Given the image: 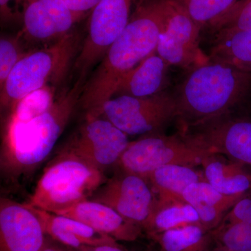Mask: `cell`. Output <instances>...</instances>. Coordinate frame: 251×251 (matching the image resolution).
<instances>
[{
    "instance_id": "cell-1",
    "label": "cell",
    "mask_w": 251,
    "mask_h": 251,
    "mask_svg": "<svg viewBox=\"0 0 251 251\" xmlns=\"http://www.w3.org/2000/svg\"><path fill=\"white\" fill-rule=\"evenodd\" d=\"M171 0H143L120 37L86 81L79 105L100 116L102 107L115 96L119 82L142 61L156 52L169 13Z\"/></svg>"
},
{
    "instance_id": "cell-2",
    "label": "cell",
    "mask_w": 251,
    "mask_h": 251,
    "mask_svg": "<svg viewBox=\"0 0 251 251\" xmlns=\"http://www.w3.org/2000/svg\"><path fill=\"white\" fill-rule=\"evenodd\" d=\"M86 78L79 76L72 87L55 99L49 110L2 137L0 167L4 179L18 182L45 161L79 105Z\"/></svg>"
},
{
    "instance_id": "cell-3",
    "label": "cell",
    "mask_w": 251,
    "mask_h": 251,
    "mask_svg": "<svg viewBox=\"0 0 251 251\" xmlns=\"http://www.w3.org/2000/svg\"><path fill=\"white\" fill-rule=\"evenodd\" d=\"M251 95V72L210 61L190 71L174 93L179 128L230 113Z\"/></svg>"
},
{
    "instance_id": "cell-4",
    "label": "cell",
    "mask_w": 251,
    "mask_h": 251,
    "mask_svg": "<svg viewBox=\"0 0 251 251\" xmlns=\"http://www.w3.org/2000/svg\"><path fill=\"white\" fill-rule=\"evenodd\" d=\"M104 173L63 150L43 172L27 205L56 213L90 199L105 182Z\"/></svg>"
},
{
    "instance_id": "cell-5",
    "label": "cell",
    "mask_w": 251,
    "mask_h": 251,
    "mask_svg": "<svg viewBox=\"0 0 251 251\" xmlns=\"http://www.w3.org/2000/svg\"><path fill=\"white\" fill-rule=\"evenodd\" d=\"M78 36L69 34L44 49L27 53L16 64L1 90V108H9L28 94L65 76L79 47Z\"/></svg>"
},
{
    "instance_id": "cell-6",
    "label": "cell",
    "mask_w": 251,
    "mask_h": 251,
    "mask_svg": "<svg viewBox=\"0 0 251 251\" xmlns=\"http://www.w3.org/2000/svg\"><path fill=\"white\" fill-rule=\"evenodd\" d=\"M208 155L188 143L181 133H153L130 142L115 168L147 179L155 170L168 165L201 166Z\"/></svg>"
},
{
    "instance_id": "cell-7",
    "label": "cell",
    "mask_w": 251,
    "mask_h": 251,
    "mask_svg": "<svg viewBox=\"0 0 251 251\" xmlns=\"http://www.w3.org/2000/svg\"><path fill=\"white\" fill-rule=\"evenodd\" d=\"M177 115L174 94L166 91L148 97H112L103 104L100 112L127 135L158 133Z\"/></svg>"
},
{
    "instance_id": "cell-8",
    "label": "cell",
    "mask_w": 251,
    "mask_h": 251,
    "mask_svg": "<svg viewBox=\"0 0 251 251\" xmlns=\"http://www.w3.org/2000/svg\"><path fill=\"white\" fill-rule=\"evenodd\" d=\"M188 143L209 154H221L251 167V120L229 114L184 128Z\"/></svg>"
},
{
    "instance_id": "cell-9",
    "label": "cell",
    "mask_w": 251,
    "mask_h": 251,
    "mask_svg": "<svg viewBox=\"0 0 251 251\" xmlns=\"http://www.w3.org/2000/svg\"><path fill=\"white\" fill-rule=\"evenodd\" d=\"M131 1L102 0L92 10L87 37L74 64L78 76L87 77L121 35L129 22Z\"/></svg>"
},
{
    "instance_id": "cell-10",
    "label": "cell",
    "mask_w": 251,
    "mask_h": 251,
    "mask_svg": "<svg viewBox=\"0 0 251 251\" xmlns=\"http://www.w3.org/2000/svg\"><path fill=\"white\" fill-rule=\"evenodd\" d=\"M130 142L126 133L105 117L87 114L64 150L105 172L116 166Z\"/></svg>"
},
{
    "instance_id": "cell-11",
    "label": "cell",
    "mask_w": 251,
    "mask_h": 251,
    "mask_svg": "<svg viewBox=\"0 0 251 251\" xmlns=\"http://www.w3.org/2000/svg\"><path fill=\"white\" fill-rule=\"evenodd\" d=\"M201 29L182 5L171 0L166 25L158 39L157 54L171 67L190 71L208 64L210 57L200 46Z\"/></svg>"
},
{
    "instance_id": "cell-12",
    "label": "cell",
    "mask_w": 251,
    "mask_h": 251,
    "mask_svg": "<svg viewBox=\"0 0 251 251\" xmlns=\"http://www.w3.org/2000/svg\"><path fill=\"white\" fill-rule=\"evenodd\" d=\"M90 199L110 206L143 230L152 211L156 196L145 178L117 171L96 191Z\"/></svg>"
},
{
    "instance_id": "cell-13",
    "label": "cell",
    "mask_w": 251,
    "mask_h": 251,
    "mask_svg": "<svg viewBox=\"0 0 251 251\" xmlns=\"http://www.w3.org/2000/svg\"><path fill=\"white\" fill-rule=\"evenodd\" d=\"M46 234L40 220L25 203L0 200V251H40Z\"/></svg>"
},
{
    "instance_id": "cell-14",
    "label": "cell",
    "mask_w": 251,
    "mask_h": 251,
    "mask_svg": "<svg viewBox=\"0 0 251 251\" xmlns=\"http://www.w3.org/2000/svg\"><path fill=\"white\" fill-rule=\"evenodd\" d=\"M77 19L64 0H31L23 11V32L29 41L54 42L70 34Z\"/></svg>"
},
{
    "instance_id": "cell-15",
    "label": "cell",
    "mask_w": 251,
    "mask_h": 251,
    "mask_svg": "<svg viewBox=\"0 0 251 251\" xmlns=\"http://www.w3.org/2000/svg\"><path fill=\"white\" fill-rule=\"evenodd\" d=\"M56 214L80 221L117 241L135 242L143 235L139 226L127 221L106 204L92 199L81 201Z\"/></svg>"
},
{
    "instance_id": "cell-16",
    "label": "cell",
    "mask_w": 251,
    "mask_h": 251,
    "mask_svg": "<svg viewBox=\"0 0 251 251\" xmlns=\"http://www.w3.org/2000/svg\"><path fill=\"white\" fill-rule=\"evenodd\" d=\"M30 207L40 220L46 236L66 247L78 249L86 246L118 244L116 239L76 219Z\"/></svg>"
},
{
    "instance_id": "cell-17",
    "label": "cell",
    "mask_w": 251,
    "mask_h": 251,
    "mask_svg": "<svg viewBox=\"0 0 251 251\" xmlns=\"http://www.w3.org/2000/svg\"><path fill=\"white\" fill-rule=\"evenodd\" d=\"M171 67L153 52L122 77L115 95L148 97L165 92L169 84Z\"/></svg>"
},
{
    "instance_id": "cell-18",
    "label": "cell",
    "mask_w": 251,
    "mask_h": 251,
    "mask_svg": "<svg viewBox=\"0 0 251 251\" xmlns=\"http://www.w3.org/2000/svg\"><path fill=\"white\" fill-rule=\"evenodd\" d=\"M246 194L227 196L206 181H201L188 186L183 198L196 210L201 226L211 231L222 223L232 206Z\"/></svg>"
},
{
    "instance_id": "cell-19",
    "label": "cell",
    "mask_w": 251,
    "mask_h": 251,
    "mask_svg": "<svg viewBox=\"0 0 251 251\" xmlns=\"http://www.w3.org/2000/svg\"><path fill=\"white\" fill-rule=\"evenodd\" d=\"M206 182L223 194L244 195L251 191V173L242 163L221 154H209L201 166Z\"/></svg>"
},
{
    "instance_id": "cell-20",
    "label": "cell",
    "mask_w": 251,
    "mask_h": 251,
    "mask_svg": "<svg viewBox=\"0 0 251 251\" xmlns=\"http://www.w3.org/2000/svg\"><path fill=\"white\" fill-rule=\"evenodd\" d=\"M199 224L196 210L184 201L156 197L152 211L143 227L149 237L187 225Z\"/></svg>"
},
{
    "instance_id": "cell-21",
    "label": "cell",
    "mask_w": 251,
    "mask_h": 251,
    "mask_svg": "<svg viewBox=\"0 0 251 251\" xmlns=\"http://www.w3.org/2000/svg\"><path fill=\"white\" fill-rule=\"evenodd\" d=\"M156 198L184 201L183 194L190 185L205 181L202 171L195 167L168 165L155 170L147 178Z\"/></svg>"
},
{
    "instance_id": "cell-22",
    "label": "cell",
    "mask_w": 251,
    "mask_h": 251,
    "mask_svg": "<svg viewBox=\"0 0 251 251\" xmlns=\"http://www.w3.org/2000/svg\"><path fill=\"white\" fill-rule=\"evenodd\" d=\"M216 33L209 55L211 60L251 72V29H226Z\"/></svg>"
},
{
    "instance_id": "cell-23",
    "label": "cell",
    "mask_w": 251,
    "mask_h": 251,
    "mask_svg": "<svg viewBox=\"0 0 251 251\" xmlns=\"http://www.w3.org/2000/svg\"><path fill=\"white\" fill-rule=\"evenodd\" d=\"M150 237L161 251H206L214 244L211 231L199 224L181 226Z\"/></svg>"
},
{
    "instance_id": "cell-24",
    "label": "cell",
    "mask_w": 251,
    "mask_h": 251,
    "mask_svg": "<svg viewBox=\"0 0 251 251\" xmlns=\"http://www.w3.org/2000/svg\"><path fill=\"white\" fill-rule=\"evenodd\" d=\"M55 99L53 87L47 85L20 100L11 108L5 123L3 136L10 134L40 116L50 108Z\"/></svg>"
},
{
    "instance_id": "cell-25",
    "label": "cell",
    "mask_w": 251,
    "mask_h": 251,
    "mask_svg": "<svg viewBox=\"0 0 251 251\" xmlns=\"http://www.w3.org/2000/svg\"><path fill=\"white\" fill-rule=\"evenodd\" d=\"M211 232L217 250L251 251V225L221 223Z\"/></svg>"
},
{
    "instance_id": "cell-26",
    "label": "cell",
    "mask_w": 251,
    "mask_h": 251,
    "mask_svg": "<svg viewBox=\"0 0 251 251\" xmlns=\"http://www.w3.org/2000/svg\"><path fill=\"white\" fill-rule=\"evenodd\" d=\"M237 0H186L184 4L188 16L202 29L224 15Z\"/></svg>"
},
{
    "instance_id": "cell-27",
    "label": "cell",
    "mask_w": 251,
    "mask_h": 251,
    "mask_svg": "<svg viewBox=\"0 0 251 251\" xmlns=\"http://www.w3.org/2000/svg\"><path fill=\"white\" fill-rule=\"evenodd\" d=\"M214 31L251 30V0H237L224 15L209 25Z\"/></svg>"
},
{
    "instance_id": "cell-28",
    "label": "cell",
    "mask_w": 251,
    "mask_h": 251,
    "mask_svg": "<svg viewBox=\"0 0 251 251\" xmlns=\"http://www.w3.org/2000/svg\"><path fill=\"white\" fill-rule=\"evenodd\" d=\"M27 53L21 49L18 39L1 37L0 39V87L1 90L16 64Z\"/></svg>"
},
{
    "instance_id": "cell-29",
    "label": "cell",
    "mask_w": 251,
    "mask_h": 251,
    "mask_svg": "<svg viewBox=\"0 0 251 251\" xmlns=\"http://www.w3.org/2000/svg\"><path fill=\"white\" fill-rule=\"evenodd\" d=\"M222 223H243L251 225V191L236 202L225 216Z\"/></svg>"
},
{
    "instance_id": "cell-30",
    "label": "cell",
    "mask_w": 251,
    "mask_h": 251,
    "mask_svg": "<svg viewBox=\"0 0 251 251\" xmlns=\"http://www.w3.org/2000/svg\"><path fill=\"white\" fill-rule=\"evenodd\" d=\"M68 7L77 18L90 10H93L102 0H64Z\"/></svg>"
},
{
    "instance_id": "cell-31",
    "label": "cell",
    "mask_w": 251,
    "mask_h": 251,
    "mask_svg": "<svg viewBox=\"0 0 251 251\" xmlns=\"http://www.w3.org/2000/svg\"><path fill=\"white\" fill-rule=\"evenodd\" d=\"M31 0H0V7H1V16L5 18L12 17L13 16V5L20 4V2L23 1L25 4V8L27 6L28 3Z\"/></svg>"
},
{
    "instance_id": "cell-32",
    "label": "cell",
    "mask_w": 251,
    "mask_h": 251,
    "mask_svg": "<svg viewBox=\"0 0 251 251\" xmlns=\"http://www.w3.org/2000/svg\"><path fill=\"white\" fill-rule=\"evenodd\" d=\"M40 251H72V248L66 247L63 244L52 240V239H50V240H48L46 238L45 244Z\"/></svg>"
},
{
    "instance_id": "cell-33",
    "label": "cell",
    "mask_w": 251,
    "mask_h": 251,
    "mask_svg": "<svg viewBox=\"0 0 251 251\" xmlns=\"http://www.w3.org/2000/svg\"><path fill=\"white\" fill-rule=\"evenodd\" d=\"M173 1H176V2L179 3V4L183 5L186 0H173Z\"/></svg>"
},
{
    "instance_id": "cell-34",
    "label": "cell",
    "mask_w": 251,
    "mask_h": 251,
    "mask_svg": "<svg viewBox=\"0 0 251 251\" xmlns=\"http://www.w3.org/2000/svg\"><path fill=\"white\" fill-rule=\"evenodd\" d=\"M221 251V250H217V249H214V250H212V251Z\"/></svg>"
},
{
    "instance_id": "cell-35",
    "label": "cell",
    "mask_w": 251,
    "mask_h": 251,
    "mask_svg": "<svg viewBox=\"0 0 251 251\" xmlns=\"http://www.w3.org/2000/svg\"><path fill=\"white\" fill-rule=\"evenodd\" d=\"M124 251H130L127 250V249H125V250Z\"/></svg>"
}]
</instances>
